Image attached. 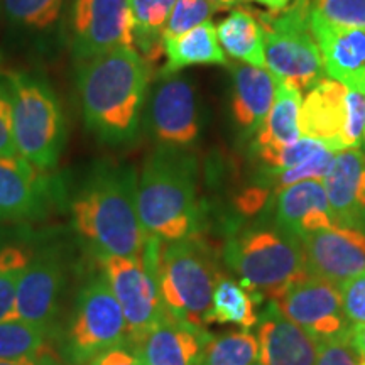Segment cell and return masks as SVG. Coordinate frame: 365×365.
Segmentation results:
<instances>
[{
  "mask_svg": "<svg viewBox=\"0 0 365 365\" xmlns=\"http://www.w3.org/2000/svg\"><path fill=\"white\" fill-rule=\"evenodd\" d=\"M150 66L135 48H117L80 63L76 86L85 125L105 144H125L139 132Z\"/></svg>",
  "mask_w": 365,
  "mask_h": 365,
  "instance_id": "6da1fadb",
  "label": "cell"
},
{
  "mask_svg": "<svg viewBox=\"0 0 365 365\" xmlns=\"http://www.w3.org/2000/svg\"><path fill=\"white\" fill-rule=\"evenodd\" d=\"M137 181L134 166L98 164L73 198V227L98 257H143L148 235L137 210Z\"/></svg>",
  "mask_w": 365,
  "mask_h": 365,
  "instance_id": "7a4b0ae2",
  "label": "cell"
},
{
  "mask_svg": "<svg viewBox=\"0 0 365 365\" xmlns=\"http://www.w3.org/2000/svg\"><path fill=\"white\" fill-rule=\"evenodd\" d=\"M198 168L188 150L159 148L145 158L137 181V210L145 235L175 242L198 228Z\"/></svg>",
  "mask_w": 365,
  "mask_h": 365,
  "instance_id": "3957f363",
  "label": "cell"
},
{
  "mask_svg": "<svg viewBox=\"0 0 365 365\" xmlns=\"http://www.w3.org/2000/svg\"><path fill=\"white\" fill-rule=\"evenodd\" d=\"M225 257L240 284L255 299L279 301L296 282L309 276L303 240L274 227H250L228 240Z\"/></svg>",
  "mask_w": 365,
  "mask_h": 365,
  "instance_id": "277c9868",
  "label": "cell"
},
{
  "mask_svg": "<svg viewBox=\"0 0 365 365\" xmlns=\"http://www.w3.org/2000/svg\"><path fill=\"white\" fill-rule=\"evenodd\" d=\"M4 76L11 95L17 154L36 170H54L66 144V118L56 91L33 73L11 71Z\"/></svg>",
  "mask_w": 365,
  "mask_h": 365,
  "instance_id": "5b68a950",
  "label": "cell"
},
{
  "mask_svg": "<svg viewBox=\"0 0 365 365\" xmlns=\"http://www.w3.org/2000/svg\"><path fill=\"white\" fill-rule=\"evenodd\" d=\"M156 276L168 313L191 327L207 330L213 289L222 274L208 245L198 234L175 242H161Z\"/></svg>",
  "mask_w": 365,
  "mask_h": 365,
  "instance_id": "8992f818",
  "label": "cell"
},
{
  "mask_svg": "<svg viewBox=\"0 0 365 365\" xmlns=\"http://www.w3.org/2000/svg\"><path fill=\"white\" fill-rule=\"evenodd\" d=\"M312 0H294L276 14H262L266 68L299 91L325 80L327 70L312 29Z\"/></svg>",
  "mask_w": 365,
  "mask_h": 365,
  "instance_id": "52a82bcc",
  "label": "cell"
},
{
  "mask_svg": "<svg viewBox=\"0 0 365 365\" xmlns=\"http://www.w3.org/2000/svg\"><path fill=\"white\" fill-rule=\"evenodd\" d=\"M161 240L149 237L143 257H98L102 274L124 312L129 345L168 314L156 276V257Z\"/></svg>",
  "mask_w": 365,
  "mask_h": 365,
  "instance_id": "ba28073f",
  "label": "cell"
},
{
  "mask_svg": "<svg viewBox=\"0 0 365 365\" xmlns=\"http://www.w3.org/2000/svg\"><path fill=\"white\" fill-rule=\"evenodd\" d=\"M129 345V330L120 304L103 274L93 276L81 287L66 331L65 359L86 365L105 350Z\"/></svg>",
  "mask_w": 365,
  "mask_h": 365,
  "instance_id": "9c48e42d",
  "label": "cell"
},
{
  "mask_svg": "<svg viewBox=\"0 0 365 365\" xmlns=\"http://www.w3.org/2000/svg\"><path fill=\"white\" fill-rule=\"evenodd\" d=\"M66 36L78 63L117 48H134L129 0H71Z\"/></svg>",
  "mask_w": 365,
  "mask_h": 365,
  "instance_id": "30bf717a",
  "label": "cell"
},
{
  "mask_svg": "<svg viewBox=\"0 0 365 365\" xmlns=\"http://www.w3.org/2000/svg\"><path fill=\"white\" fill-rule=\"evenodd\" d=\"M145 125L161 148L188 150L202 134V107L195 85L185 76L170 75L145 98Z\"/></svg>",
  "mask_w": 365,
  "mask_h": 365,
  "instance_id": "8fae6325",
  "label": "cell"
},
{
  "mask_svg": "<svg viewBox=\"0 0 365 365\" xmlns=\"http://www.w3.org/2000/svg\"><path fill=\"white\" fill-rule=\"evenodd\" d=\"M276 303L291 322L309 333L318 344L345 339L354 331L345 317L340 289L322 277L309 274Z\"/></svg>",
  "mask_w": 365,
  "mask_h": 365,
  "instance_id": "7c38bea8",
  "label": "cell"
},
{
  "mask_svg": "<svg viewBox=\"0 0 365 365\" xmlns=\"http://www.w3.org/2000/svg\"><path fill=\"white\" fill-rule=\"evenodd\" d=\"M308 272L340 289L365 271V232L333 225L303 239Z\"/></svg>",
  "mask_w": 365,
  "mask_h": 365,
  "instance_id": "4fadbf2b",
  "label": "cell"
},
{
  "mask_svg": "<svg viewBox=\"0 0 365 365\" xmlns=\"http://www.w3.org/2000/svg\"><path fill=\"white\" fill-rule=\"evenodd\" d=\"M54 202L46 173L21 156H0V220L43 218Z\"/></svg>",
  "mask_w": 365,
  "mask_h": 365,
  "instance_id": "5bb4252c",
  "label": "cell"
},
{
  "mask_svg": "<svg viewBox=\"0 0 365 365\" xmlns=\"http://www.w3.org/2000/svg\"><path fill=\"white\" fill-rule=\"evenodd\" d=\"M63 281L65 271L56 254L43 252L31 259L17 286L16 319L53 330Z\"/></svg>",
  "mask_w": 365,
  "mask_h": 365,
  "instance_id": "9a60e30c",
  "label": "cell"
},
{
  "mask_svg": "<svg viewBox=\"0 0 365 365\" xmlns=\"http://www.w3.org/2000/svg\"><path fill=\"white\" fill-rule=\"evenodd\" d=\"M210 339L207 330L191 327L168 313L130 346L144 365H198Z\"/></svg>",
  "mask_w": 365,
  "mask_h": 365,
  "instance_id": "2e32d148",
  "label": "cell"
},
{
  "mask_svg": "<svg viewBox=\"0 0 365 365\" xmlns=\"http://www.w3.org/2000/svg\"><path fill=\"white\" fill-rule=\"evenodd\" d=\"M312 29L325 61L327 75L365 93V29L333 26L314 11Z\"/></svg>",
  "mask_w": 365,
  "mask_h": 365,
  "instance_id": "e0dca14e",
  "label": "cell"
},
{
  "mask_svg": "<svg viewBox=\"0 0 365 365\" xmlns=\"http://www.w3.org/2000/svg\"><path fill=\"white\" fill-rule=\"evenodd\" d=\"M259 362L262 365H314L319 344L303 328L291 322L276 301L257 322Z\"/></svg>",
  "mask_w": 365,
  "mask_h": 365,
  "instance_id": "ac0fdd59",
  "label": "cell"
},
{
  "mask_svg": "<svg viewBox=\"0 0 365 365\" xmlns=\"http://www.w3.org/2000/svg\"><path fill=\"white\" fill-rule=\"evenodd\" d=\"M323 186L335 225L365 232V159L359 148L336 153Z\"/></svg>",
  "mask_w": 365,
  "mask_h": 365,
  "instance_id": "d6986e66",
  "label": "cell"
},
{
  "mask_svg": "<svg viewBox=\"0 0 365 365\" xmlns=\"http://www.w3.org/2000/svg\"><path fill=\"white\" fill-rule=\"evenodd\" d=\"M349 86L336 80H322L308 90L299 108V132L333 149L344 150Z\"/></svg>",
  "mask_w": 365,
  "mask_h": 365,
  "instance_id": "ffe728a7",
  "label": "cell"
},
{
  "mask_svg": "<svg viewBox=\"0 0 365 365\" xmlns=\"http://www.w3.org/2000/svg\"><path fill=\"white\" fill-rule=\"evenodd\" d=\"M276 223L301 240L314 232L335 225L323 181H299L281 190L276 207Z\"/></svg>",
  "mask_w": 365,
  "mask_h": 365,
  "instance_id": "44dd1931",
  "label": "cell"
},
{
  "mask_svg": "<svg viewBox=\"0 0 365 365\" xmlns=\"http://www.w3.org/2000/svg\"><path fill=\"white\" fill-rule=\"evenodd\" d=\"M234 78L232 115L247 134H255L271 110L279 80L266 68L228 65Z\"/></svg>",
  "mask_w": 365,
  "mask_h": 365,
  "instance_id": "7402d4cb",
  "label": "cell"
},
{
  "mask_svg": "<svg viewBox=\"0 0 365 365\" xmlns=\"http://www.w3.org/2000/svg\"><path fill=\"white\" fill-rule=\"evenodd\" d=\"M164 65L161 75H176L182 68L195 65H225L227 56L217 38V27L212 21L205 22L175 38H164Z\"/></svg>",
  "mask_w": 365,
  "mask_h": 365,
  "instance_id": "603a6c76",
  "label": "cell"
},
{
  "mask_svg": "<svg viewBox=\"0 0 365 365\" xmlns=\"http://www.w3.org/2000/svg\"><path fill=\"white\" fill-rule=\"evenodd\" d=\"M303 95L294 85L279 81L276 98L269 110L261 129L255 132V150L272 149L287 145L301 137L299 132V108Z\"/></svg>",
  "mask_w": 365,
  "mask_h": 365,
  "instance_id": "cb8c5ba5",
  "label": "cell"
},
{
  "mask_svg": "<svg viewBox=\"0 0 365 365\" xmlns=\"http://www.w3.org/2000/svg\"><path fill=\"white\" fill-rule=\"evenodd\" d=\"M217 38L228 56L250 66L266 68L264 29L254 14L237 9L217 26Z\"/></svg>",
  "mask_w": 365,
  "mask_h": 365,
  "instance_id": "d4e9b609",
  "label": "cell"
},
{
  "mask_svg": "<svg viewBox=\"0 0 365 365\" xmlns=\"http://www.w3.org/2000/svg\"><path fill=\"white\" fill-rule=\"evenodd\" d=\"M175 2L176 0H129L134 48L149 66L164 54L163 33Z\"/></svg>",
  "mask_w": 365,
  "mask_h": 365,
  "instance_id": "484cf974",
  "label": "cell"
},
{
  "mask_svg": "<svg viewBox=\"0 0 365 365\" xmlns=\"http://www.w3.org/2000/svg\"><path fill=\"white\" fill-rule=\"evenodd\" d=\"M255 303L257 299L247 287L240 284V281L220 276L212 296L210 325L220 323V325H235L242 330H249L259 322Z\"/></svg>",
  "mask_w": 365,
  "mask_h": 365,
  "instance_id": "4316f807",
  "label": "cell"
},
{
  "mask_svg": "<svg viewBox=\"0 0 365 365\" xmlns=\"http://www.w3.org/2000/svg\"><path fill=\"white\" fill-rule=\"evenodd\" d=\"M68 0H2L4 14L16 29L26 34L53 33L63 19Z\"/></svg>",
  "mask_w": 365,
  "mask_h": 365,
  "instance_id": "83f0119b",
  "label": "cell"
},
{
  "mask_svg": "<svg viewBox=\"0 0 365 365\" xmlns=\"http://www.w3.org/2000/svg\"><path fill=\"white\" fill-rule=\"evenodd\" d=\"M259 360V340L249 330L212 336L205 345L198 365H252Z\"/></svg>",
  "mask_w": 365,
  "mask_h": 365,
  "instance_id": "f1b7e54d",
  "label": "cell"
},
{
  "mask_svg": "<svg viewBox=\"0 0 365 365\" xmlns=\"http://www.w3.org/2000/svg\"><path fill=\"white\" fill-rule=\"evenodd\" d=\"M51 328H44L22 319L0 322V359L31 357L48 349Z\"/></svg>",
  "mask_w": 365,
  "mask_h": 365,
  "instance_id": "f546056e",
  "label": "cell"
},
{
  "mask_svg": "<svg viewBox=\"0 0 365 365\" xmlns=\"http://www.w3.org/2000/svg\"><path fill=\"white\" fill-rule=\"evenodd\" d=\"M31 259V252L24 247L0 250V322L16 319L17 286Z\"/></svg>",
  "mask_w": 365,
  "mask_h": 365,
  "instance_id": "4dcf8cb0",
  "label": "cell"
},
{
  "mask_svg": "<svg viewBox=\"0 0 365 365\" xmlns=\"http://www.w3.org/2000/svg\"><path fill=\"white\" fill-rule=\"evenodd\" d=\"M325 145L328 144L301 135L298 140L287 145H281V148L259 149L257 156L262 164H266L269 170H271V173H276L298 166V164L307 161L309 156H313L317 150L325 148Z\"/></svg>",
  "mask_w": 365,
  "mask_h": 365,
  "instance_id": "1f68e13d",
  "label": "cell"
},
{
  "mask_svg": "<svg viewBox=\"0 0 365 365\" xmlns=\"http://www.w3.org/2000/svg\"><path fill=\"white\" fill-rule=\"evenodd\" d=\"M336 153H339V150L330 148V145H325V148L317 150L313 156H309L307 161L298 164V166L289 168V170L271 173V176L276 178L279 190H284L287 186L294 185V182L307 180L323 181L328 175V171L331 170Z\"/></svg>",
  "mask_w": 365,
  "mask_h": 365,
  "instance_id": "d6a6232c",
  "label": "cell"
},
{
  "mask_svg": "<svg viewBox=\"0 0 365 365\" xmlns=\"http://www.w3.org/2000/svg\"><path fill=\"white\" fill-rule=\"evenodd\" d=\"M215 12V7L208 0H176L170 19L164 27V38H175L182 33H188L193 27L205 24Z\"/></svg>",
  "mask_w": 365,
  "mask_h": 365,
  "instance_id": "836d02e7",
  "label": "cell"
},
{
  "mask_svg": "<svg viewBox=\"0 0 365 365\" xmlns=\"http://www.w3.org/2000/svg\"><path fill=\"white\" fill-rule=\"evenodd\" d=\"M313 11L333 26L365 29V0H312Z\"/></svg>",
  "mask_w": 365,
  "mask_h": 365,
  "instance_id": "e575fe53",
  "label": "cell"
},
{
  "mask_svg": "<svg viewBox=\"0 0 365 365\" xmlns=\"http://www.w3.org/2000/svg\"><path fill=\"white\" fill-rule=\"evenodd\" d=\"M346 127L344 135V149L360 148L365 132V93L349 88L346 93Z\"/></svg>",
  "mask_w": 365,
  "mask_h": 365,
  "instance_id": "d590c367",
  "label": "cell"
},
{
  "mask_svg": "<svg viewBox=\"0 0 365 365\" xmlns=\"http://www.w3.org/2000/svg\"><path fill=\"white\" fill-rule=\"evenodd\" d=\"M341 304L345 317L354 328L365 323V271L352 279L344 282L340 287Z\"/></svg>",
  "mask_w": 365,
  "mask_h": 365,
  "instance_id": "8d00e7d4",
  "label": "cell"
},
{
  "mask_svg": "<svg viewBox=\"0 0 365 365\" xmlns=\"http://www.w3.org/2000/svg\"><path fill=\"white\" fill-rule=\"evenodd\" d=\"M360 355L355 349L352 335L345 339L325 341L318 346V359L314 365H359Z\"/></svg>",
  "mask_w": 365,
  "mask_h": 365,
  "instance_id": "74e56055",
  "label": "cell"
},
{
  "mask_svg": "<svg viewBox=\"0 0 365 365\" xmlns=\"http://www.w3.org/2000/svg\"><path fill=\"white\" fill-rule=\"evenodd\" d=\"M0 156H19L12 134V107L6 76L0 80Z\"/></svg>",
  "mask_w": 365,
  "mask_h": 365,
  "instance_id": "f35d334b",
  "label": "cell"
},
{
  "mask_svg": "<svg viewBox=\"0 0 365 365\" xmlns=\"http://www.w3.org/2000/svg\"><path fill=\"white\" fill-rule=\"evenodd\" d=\"M86 365H144V362L130 345H118L105 350Z\"/></svg>",
  "mask_w": 365,
  "mask_h": 365,
  "instance_id": "ab89813d",
  "label": "cell"
},
{
  "mask_svg": "<svg viewBox=\"0 0 365 365\" xmlns=\"http://www.w3.org/2000/svg\"><path fill=\"white\" fill-rule=\"evenodd\" d=\"M0 365H59L56 359L53 357L48 350L31 355V357H19V359H0Z\"/></svg>",
  "mask_w": 365,
  "mask_h": 365,
  "instance_id": "60d3db41",
  "label": "cell"
},
{
  "mask_svg": "<svg viewBox=\"0 0 365 365\" xmlns=\"http://www.w3.org/2000/svg\"><path fill=\"white\" fill-rule=\"evenodd\" d=\"M352 340H354L355 349H357V352L360 355V360H365V323L364 325H359L354 328Z\"/></svg>",
  "mask_w": 365,
  "mask_h": 365,
  "instance_id": "b9f144b4",
  "label": "cell"
},
{
  "mask_svg": "<svg viewBox=\"0 0 365 365\" xmlns=\"http://www.w3.org/2000/svg\"><path fill=\"white\" fill-rule=\"evenodd\" d=\"M254 2L262 4V6L271 9V11H282V9L289 6L291 0H254Z\"/></svg>",
  "mask_w": 365,
  "mask_h": 365,
  "instance_id": "7bdbcfd3",
  "label": "cell"
},
{
  "mask_svg": "<svg viewBox=\"0 0 365 365\" xmlns=\"http://www.w3.org/2000/svg\"><path fill=\"white\" fill-rule=\"evenodd\" d=\"M208 2L215 7V11H223V9H230L237 6L242 0H208Z\"/></svg>",
  "mask_w": 365,
  "mask_h": 365,
  "instance_id": "ee69618b",
  "label": "cell"
},
{
  "mask_svg": "<svg viewBox=\"0 0 365 365\" xmlns=\"http://www.w3.org/2000/svg\"><path fill=\"white\" fill-rule=\"evenodd\" d=\"M360 148H362V150H360V153H362V156L365 159V132H364V137H362V143H360Z\"/></svg>",
  "mask_w": 365,
  "mask_h": 365,
  "instance_id": "f6af8a7d",
  "label": "cell"
},
{
  "mask_svg": "<svg viewBox=\"0 0 365 365\" xmlns=\"http://www.w3.org/2000/svg\"><path fill=\"white\" fill-rule=\"evenodd\" d=\"M252 365H262V364H261V362H259V360H257V362H254Z\"/></svg>",
  "mask_w": 365,
  "mask_h": 365,
  "instance_id": "bcb514c9",
  "label": "cell"
},
{
  "mask_svg": "<svg viewBox=\"0 0 365 365\" xmlns=\"http://www.w3.org/2000/svg\"><path fill=\"white\" fill-rule=\"evenodd\" d=\"M359 365H365V360H360V364Z\"/></svg>",
  "mask_w": 365,
  "mask_h": 365,
  "instance_id": "7dc6e473",
  "label": "cell"
},
{
  "mask_svg": "<svg viewBox=\"0 0 365 365\" xmlns=\"http://www.w3.org/2000/svg\"><path fill=\"white\" fill-rule=\"evenodd\" d=\"M4 78V75H2V73H0V80H2Z\"/></svg>",
  "mask_w": 365,
  "mask_h": 365,
  "instance_id": "c3c4849f",
  "label": "cell"
}]
</instances>
